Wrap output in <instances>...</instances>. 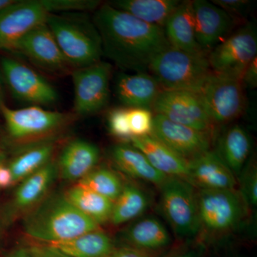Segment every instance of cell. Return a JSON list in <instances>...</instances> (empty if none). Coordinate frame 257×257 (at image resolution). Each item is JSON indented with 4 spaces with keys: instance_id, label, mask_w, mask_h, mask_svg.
I'll use <instances>...</instances> for the list:
<instances>
[{
    "instance_id": "cell-1",
    "label": "cell",
    "mask_w": 257,
    "mask_h": 257,
    "mask_svg": "<svg viewBox=\"0 0 257 257\" xmlns=\"http://www.w3.org/2000/svg\"><path fill=\"white\" fill-rule=\"evenodd\" d=\"M93 23L100 36L103 55L122 69L146 72L155 56L170 46L163 28L109 3L96 10Z\"/></svg>"
},
{
    "instance_id": "cell-2",
    "label": "cell",
    "mask_w": 257,
    "mask_h": 257,
    "mask_svg": "<svg viewBox=\"0 0 257 257\" xmlns=\"http://www.w3.org/2000/svg\"><path fill=\"white\" fill-rule=\"evenodd\" d=\"M99 226L71 204L64 195L47 198L24 221L25 233L47 244L73 239L99 229Z\"/></svg>"
},
{
    "instance_id": "cell-3",
    "label": "cell",
    "mask_w": 257,
    "mask_h": 257,
    "mask_svg": "<svg viewBox=\"0 0 257 257\" xmlns=\"http://www.w3.org/2000/svg\"><path fill=\"white\" fill-rule=\"evenodd\" d=\"M148 70L162 90L199 93L212 73L207 56L195 55L172 46L155 56Z\"/></svg>"
},
{
    "instance_id": "cell-4",
    "label": "cell",
    "mask_w": 257,
    "mask_h": 257,
    "mask_svg": "<svg viewBox=\"0 0 257 257\" xmlns=\"http://www.w3.org/2000/svg\"><path fill=\"white\" fill-rule=\"evenodd\" d=\"M47 25L69 65L80 68L100 61L102 45L94 23L52 14L47 18Z\"/></svg>"
},
{
    "instance_id": "cell-5",
    "label": "cell",
    "mask_w": 257,
    "mask_h": 257,
    "mask_svg": "<svg viewBox=\"0 0 257 257\" xmlns=\"http://www.w3.org/2000/svg\"><path fill=\"white\" fill-rule=\"evenodd\" d=\"M161 188V208L179 236L197 234L200 229L197 193L185 179L167 177Z\"/></svg>"
},
{
    "instance_id": "cell-6",
    "label": "cell",
    "mask_w": 257,
    "mask_h": 257,
    "mask_svg": "<svg viewBox=\"0 0 257 257\" xmlns=\"http://www.w3.org/2000/svg\"><path fill=\"white\" fill-rule=\"evenodd\" d=\"M256 54V27L249 23L216 45L207 58L212 72L241 80L245 69Z\"/></svg>"
},
{
    "instance_id": "cell-7",
    "label": "cell",
    "mask_w": 257,
    "mask_h": 257,
    "mask_svg": "<svg viewBox=\"0 0 257 257\" xmlns=\"http://www.w3.org/2000/svg\"><path fill=\"white\" fill-rule=\"evenodd\" d=\"M2 79L18 100L32 106L49 105L58 99L55 87L35 70L12 57L0 61Z\"/></svg>"
},
{
    "instance_id": "cell-8",
    "label": "cell",
    "mask_w": 257,
    "mask_h": 257,
    "mask_svg": "<svg viewBox=\"0 0 257 257\" xmlns=\"http://www.w3.org/2000/svg\"><path fill=\"white\" fill-rule=\"evenodd\" d=\"M197 199L200 226L207 231H228L242 219L245 202L234 189H201Z\"/></svg>"
},
{
    "instance_id": "cell-9",
    "label": "cell",
    "mask_w": 257,
    "mask_h": 257,
    "mask_svg": "<svg viewBox=\"0 0 257 257\" xmlns=\"http://www.w3.org/2000/svg\"><path fill=\"white\" fill-rule=\"evenodd\" d=\"M199 94L214 124L233 121L244 109L242 82L235 77L212 72Z\"/></svg>"
},
{
    "instance_id": "cell-10",
    "label": "cell",
    "mask_w": 257,
    "mask_h": 257,
    "mask_svg": "<svg viewBox=\"0 0 257 257\" xmlns=\"http://www.w3.org/2000/svg\"><path fill=\"white\" fill-rule=\"evenodd\" d=\"M157 114L203 133H211L214 122L199 93L162 90L152 106Z\"/></svg>"
},
{
    "instance_id": "cell-11",
    "label": "cell",
    "mask_w": 257,
    "mask_h": 257,
    "mask_svg": "<svg viewBox=\"0 0 257 257\" xmlns=\"http://www.w3.org/2000/svg\"><path fill=\"white\" fill-rule=\"evenodd\" d=\"M111 64L96 62L76 68L72 73L74 110L79 115H89L101 111L109 101Z\"/></svg>"
},
{
    "instance_id": "cell-12",
    "label": "cell",
    "mask_w": 257,
    "mask_h": 257,
    "mask_svg": "<svg viewBox=\"0 0 257 257\" xmlns=\"http://www.w3.org/2000/svg\"><path fill=\"white\" fill-rule=\"evenodd\" d=\"M50 15L44 0H16L0 13V50L13 51L24 36L46 23Z\"/></svg>"
},
{
    "instance_id": "cell-13",
    "label": "cell",
    "mask_w": 257,
    "mask_h": 257,
    "mask_svg": "<svg viewBox=\"0 0 257 257\" xmlns=\"http://www.w3.org/2000/svg\"><path fill=\"white\" fill-rule=\"evenodd\" d=\"M0 111L8 133L16 140L47 135L60 127L67 119L63 113L47 110L38 106L15 109L5 104L0 107Z\"/></svg>"
},
{
    "instance_id": "cell-14",
    "label": "cell",
    "mask_w": 257,
    "mask_h": 257,
    "mask_svg": "<svg viewBox=\"0 0 257 257\" xmlns=\"http://www.w3.org/2000/svg\"><path fill=\"white\" fill-rule=\"evenodd\" d=\"M152 135L189 161L210 150V134L177 124L162 115L154 116Z\"/></svg>"
},
{
    "instance_id": "cell-15",
    "label": "cell",
    "mask_w": 257,
    "mask_h": 257,
    "mask_svg": "<svg viewBox=\"0 0 257 257\" xmlns=\"http://www.w3.org/2000/svg\"><path fill=\"white\" fill-rule=\"evenodd\" d=\"M192 9L196 39L208 56L216 45L229 36L234 20L224 10L206 0L192 1Z\"/></svg>"
},
{
    "instance_id": "cell-16",
    "label": "cell",
    "mask_w": 257,
    "mask_h": 257,
    "mask_svg": "<svg viewBox=\"0 0 257 257\" xmlns=\"http://www.w3.org/2000/svg\"><path fill=\"white\" fill-rule=\"evenodd\" d=\"M13 51L47 70L57 72L69 65L47 22L29 32Z\"/></svg>"
},
{
    "instance_id": "cell-17",
    "label": "cell",
    "mask_w": 257,
    "mask_h": 257,
    "mask_svg": "<svg viewBox=\"0 0 257 257\" xmlns=\"http://www.w3.org/2000/svg\"><path fill=\"white\" fill-rule=\"evenodd\" d=\"M186 180L201 189H234L236 179L215 152L207 151L189 161Z\"/></svg>"
},
{
    "instance_id": "cell-18",
    "label": "cell",
    "mask_w": 257,
    "mask_h": 257,
    "mask_svg": "<svg viewBox=\"0 0 257 257\" xmlns=\"http://www.w3.org/2000/svg\"><path fill=\"white\" fill-rule=\"evenodd\" d=\"M162 90L157 79L145 72L121 73L115 82L116 95L127 108L150 109Z\"/></svg>"
},
{
    "instance_id": "cell-19",
    "label": "cell",
    "mask_w": 257,
    "mask_h": 257,
    "mask_svg": "<svg viewBox=\"0 0 257 257\" xmlns=\"http://www.w3.org/2000/svg\"><path fill=\"white\" fill-rule=\"evenodd\" d=\"M133 146L140 150L161 173L169 177L187 179L189 160L176 153L153 135L131 138Z\"/></svg>"
},
{
    "instance_id": "cell-20",
    "label": "cell",
    "mask_w": 257,
    "mask_h": 257,
    "mask_svg": "<svg viewBox=\"0 0 257 257\" xmlns=\"http://www.w3.org/2000/svg\"><path fill=\"white\" fill-rule=\"evenodd\" d=\"M164 31L167 41L174 48L195 55L207 56L199 46L196 39L192 2L181 3L167 20Z\"/></svg>"
},
{
    "instance_id": "cell-21",
    "label": "cell",
    "mask_w": 257,
    "mask_h": 257,
    "mask_svg": "<svg viewBox=\"0 0 257 257\" xmlns=\"http://www.w3.org/2000/svg\"><path fill=\"white\" fill-rule=\"evenodd\" d=\"M100 152L94 144L74 140L67 144L59 161L61 176L66 180H80L94 170Z\"/></svg>"
},
{
    "instance_id": "cell-22",
    "label": "cell",
    "mask_w": 257,
    "mask_h": 257,
    "mask_svg": "<svg viewBox=\"0 0 257 257\" xmlns=\"http://www.w3.org/2000/svg\"><path fill=\"white\" fill-rule=\"evenodd\" d=\"M251 150V140L248 132L243 126L235 124L221 135L215 152L235 177H239Z\"/></svg>"
},
{
    "instance_id": "cell-23",
    "label": "cell",
    "mask_w": 257,
    "mask_h": 257,
    "mask_svg": "<svg viewBox=\"0 0 257 257\" xmlns=\"http://www.w3.org/2000/svg\"><path fill=\"white\" fill-rule=\"evenodd\" d=\"M111 159L124 174L161 187L167 179L151 165L146 157L133 146L117 145L111 149Z\"/></svg>"
},
{
    "instance_id": "cell-24",
    "label": "cell",
    "mask_w": 257,
    "mask_h": 257,
    "mask_svg": "<svg viewBox=\"0 0 257 257\" xmlns=\"http://www.w3.org/2000/svg\"><path fill=\"white\" fill-rule=\"evenodd\" d=\"M181 3L179 0H116L109 4L145 23L164 29Z\"/></svg>"
},
{
    "instance_id": "cell-25",
    "label": "cell",
    "mask_w": 257,
    "mask_h": 257,
    "mask_svg": "<svg viewBox=\"0 0 257 257\" xmlns=\"http://www.w3.org/2000/svg\"><path fill=\"white\" fill-rule=\"evenodd\" d=\"M47 245L71 257H108L114 248L111 238L99 229Z\"/></svg>"
},
{
    "instance_id": "cell-26",
    "label": "cell",
    "mask_w": 257,
    "mask_h": 257,
    "mask_svg": "<svg viewBox=\"0 0 257 257\" xmlns=\"http://www.w3.org/2000/svg\"><path fill=\"white\" fill-rule=\"evenodd\" d=\"M131 247L138 249H157L170 244L168 230L159 219L145 217L132 224L123 233Z\"/></svg>"
},
{
    "instance_id": "cell-27",
    "label": "cell",
    "mask_w": 257,
    "mask_h": 257,
    "mask_svg": "<svg viewBox=\"0 0 257 257\" xmlns=\"http://www.w3.org/2000/svg\"><path fill=\"white\" fill-rule=\"evenodd\" d=\"M57 167L49 162L47 165L22 181L15 192L14 207L18 209H25L36 204L50 188L53 182Z\"/></svg>"
},
{
    "instance_id": "cell-28",
    "label": "cell",
    "mask_w": 257,
    "mask_h": 257,
    "mask_svg": "<svg viewBox=\"0 0 257 257\" xmlns=\"http://www.w3.org/2000/svg\"><path fill=\"white\" fill-rule=\"evenodd\" d=\"M79 211L97 224L110 220L114 202L78 184L64 194Z\"/></svg>"
},
{
    "instance_id": "cell-29",
    "label": "cell",
    "mask_w": 257,
    "mask_h": 257,
    "mask_svg": "<svg viewBox=\"0 0 257 257\" xmlns=\"http://www.w3.org/2000/svg\"><path fill=\"white\" fill-rule=\"evenodd\" d=\"M150 204L146 193L136 186L127 184L113 204L110 217L114 225H121L143 214Z\"/></svg>"
},
{
    "instance_id": "cell-30",
    "label": "cell",
    "mask_w": 257,
    "mask_h": 257,
    "mask_svg": "<svg viewBox=\"0 0 257 257\" xmlns=\"http://www.w3.org/2000/svg\"><path fill=\"white\" fill-rule=\"evenodd\" d=\"M54 144L44 143L30 147L19 154L8 166L14 183L21 182L50 162Z\"/></svg>"
},
{
    "instance_id": "cell-31",
    "label": "cell",
    "mask_w": 257,
    "mask_h": 257,
    "mask_svg": "<svg viewBox=\"0 0 257 257\" xmlns=\"http://www.w3.org/2000/svg\"><path fill=\"white\" fill-rule=\"evenodd\" d=\"M77 184L112 202L119 197L124 187L119 177L114 172L106 168L93 170L78 181Z\"/></svg>"
},
{
    "instance_id": "cell-32",
    "label": "cell",
    "mask_w": 257,
    "mask_h": 257,
    "mask_svg": "<svg viewBox=\"0 0 257 257\" xmlns=\"http://www.w3.org/2000/svg\"><path fill=\"white\" fill-rule=\"evenodd\" d=\"M128 119L132 138H141L152 135L154 116L150 109L128 108Z\"/></svg>"
},
{
    "instance_id": "cell-33",
    "label": "cell",
    "mask_w": 257,
    "mask_h": 257,
    "mask_svg": "<svg viewBox=\"0 0 257 257\" xmlns=\"http://www.w3.org/2000/svg\"><path fill=\"white\" fill-rule=\"evenodd\" d=\"M241 194L245 204L256 206L257 204V170L256 165L250 162L245 165L240 174Z\"/></svg>"
},
{
    "instance_id": "cell-34",
    "label": "cell",
    "mask_w": 257,
    "mask_h": 257,
    "mask_svg": "<svg viewBox=\"0 0 257 257\" xmlns=\"http://www.w3.org/2000/svg\"><path fill=\"white\" fill-rule=\"evenodd\" d=\"M44 3L51 15L62 12L94 10L100 5L99 2L92 0H44Z\"/></svg>"
},
{
    "instance_id": "cell-35",
    "label": "cell",
    "mask_w": 257,
    "mask_h": 257,
    "mask_svg": "<svg viewBox=\"0 0 257 257\" xmlns=\"http://www.w3.org/2000/svg\"><path fill=\"white\" fill-rule=\"evenodd\" d=\"M108 126L113 136L120 139H131L128 119V108H116L109 112Z\"/></svg>"
},
{
    "instance_id": "cell-36",
    "label": "cell",
    "mask_w": 257,
    "mask_h": 257,
    "mask_svg": "<svg viewBox=\"0 0 257 257\" xmlns=\"http://www.w3.org/2000/svg\"><path fill=\"white\" fill-rule=\"evenodd\" d=\"M214 5L231 15H243L249 9L250 3L247 0H214Z\"/></svg>"
},
{
    "instance_id": "cell-37",
    "label": "cell",
    "mask_w": 257,
    "mask_h": 257,
    "mask_svg": "<svg viewBox=\"0 0 257 257\" xmlns=\"http://www.w3.org/2000/svg\"><path fill=\"white\" fill-rule=\"evenodd\" d=\"M242 84L246 87L254 89L257 86V58L253 59L243 72Z\"/></svg>"
},
{
    "instance_id": "cell-38",
    "label": "cell",
    "mask_w": 257,
    "mask_h": 257,
    "mask_svg": "<svg viewBox=\"0 0 257 257\" xmlns=\"http://www.w3.org/2000/svg\"><path fill=\"white\" fill-rule=\"evenodd\" d=\"M108 257H149L146 253L138 248L124 246L114 248Z\"/></svg>"
},
{
    "instance_id": "cell-39",
    "label": "cell",
    "mask_w": 257,
    "mask_h": 257,
    "mask_svg": "<svg viewBox=\"0 0 257 257\" xmlns=\"http://www.w3.org/2000/svg\"><path fill=\"white\" fill-rule=\"evenodd\" d=\"M35 250L37 257H71L48 245L36 246Z\"/></svg>"
},
{
    "instance_id": "cell-40",
    "label": "cell",
    "mask_w": 257,
    "mask_h": 257,
    "mask_svg": "<svg viewBox=\"0 0 257 257\" xmlns=\"http://www.w3.org/2000/svg\"><path fill=\"white\" fill-rule=\"evenodd\" d=\"M14 184L13 175L8 166L0 167V189L7 188Z\"/></svg>"
},
{
    "instance_id": "cell-41",
    "label": "cell",
    "mask_w": 257,
    "mask_h": 257,
    "mask_svg": "<svg viewBox=\"0 0 257 257\" xmlns=\"http://www.w3.org/2000/svg\"><path fill=\"white\" fill-rule=\"evenodd\" d=\"M10 257H37V256L35 247H33L19 248Z\"/></svg>"
},
{
    "instance_id": "cell-42",
    "label": "cell",
    "mask_w": 257,
    "mask_h": 257,
    "mask_svg": "<svg viewBox=\"0 0 257 257\" xmlns=\"http://www.w3.org/2000/svg\"><path fill=\"white\" fill-rule=\"evenodd\" d=\"M16 0H0V13L8 9L15 3Z\"/></svg>"
},
{
    "instance_id": "cell-43",
    "label": "cell",
    "mask_w": 257,
    "mask_h": 257,
    "mask_svg": "<svg viewBox=\"0 0 257 257\" xmlns=\"http://www.w3.org/2000/svg\"><path fill=\"white\" fill-rule=\"evenodd\" d=\"M5 104L4 92H3V79H2L1 72H0V107Z\"/></svg>"
},
{
    "instance_id": "cell-44",
    "label": "cell",
    "mask_w": 257,
    "mask_h": 257,
    "mask_svg": "<svg viewBox=\"0 0 257 257\" xmlns=\"http://www.w3.org/2000/svg\"><path fill=\"white\" fill-rule=\"evenodd\" d=\"M5 155L3 152L0 151V167L5 165Z\"/></svg>"
},
{
    "instance_id": "cell-45",
    "label": "cell",
    "mask_w": 257,
    "mask_h": 257,
    "mask_svg": "<svg viewBox=\"0 0 257 257\" xmlns=\"http://www.w3.org/2000/svg\"><path fill=\"white\" fill-rule=\"evenodd\" d=\"M179 257H192V255L190 254H184Z\"/></svg>"
}]
</instances>
